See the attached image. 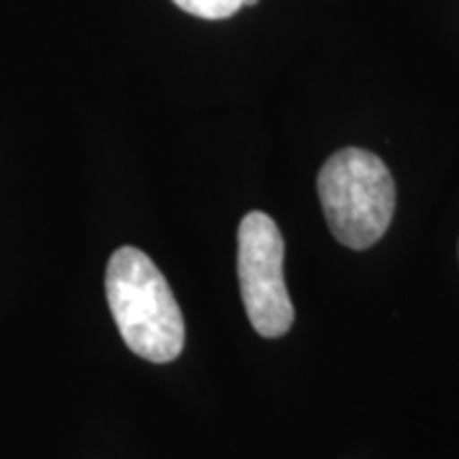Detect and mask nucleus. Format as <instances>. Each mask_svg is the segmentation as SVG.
Listing matches in <instances>:
<instances>
[{"mask_svg": "<svg viewBox=\"0 0 459 459\" xmlns=\"http://www.w3.org/2000/svg\"><path fill=\"white\" fill-rule=\"evenodd\" d=\"M105 294L128 350L151 362L177 360L184 350V316L166 276L143 250L123 246L105 271Z\"/></svg>", "mask_w": 459, "mask_h": 459, "instance_id": "f257e3e1", "label": "nucleus"}, {"mask_svg": "<svg viewBox=\"0 0 459 459\" xmlns=\"http://www.w3.org/2000/svg\"><path fill=\"white\" fill-rule=\"evenodd\" d=\"M316 192L329 232L352 250L376 246L395 212V181L385 161L365 148H342L329 156Z\"/></svg>", "mask_w": 459, "mask_h": 459, "instance_id": "f03ea898", "label": "nucleus"}, {"mask_svg": "<svg viewBox=\"0 0 459 459\" xmlns=\"http://www.w3.org/2000/svg\"><path fill=\"white\" fill-rule=\"evenodd\" d=\"M238 279L253 329L283 337L294 325V304L283 279V235L265 212H247L240 222Z\"/></svg>", "mask_w": 459, "mask_h": 459, "instance_id": "7ed1b4c3", "label": "nucleus"}, {"mask_svg": "<svg viewBox=\"0 0 459 459\" xmlns=\"http://www.w3.org/2000/svg\"><path fill=\"white\" fill-rule=\"evenodd\" d=\"M174 5L204 21H222L235 16L243 8V0H174Z\"/></svg>", "mask_w": 459, "mask_h": 459, "instance_id": "20e7f679", "label": "nucleus"}, {"mask_svg": "<svg viewBox=\"0 0 459 459\" xmlns=\"http://www.w3.org/2000/svg\"><path fill=\"white\" fill-rule=\"evenodd\" d=\"M243 5H258V0H243Z\"/></svg>", "mask_w": 459, "mask_h": 459, "instance_id": "39448f33", "label": "nucleus"}]
</instances>
